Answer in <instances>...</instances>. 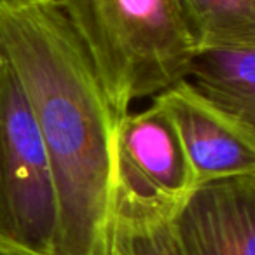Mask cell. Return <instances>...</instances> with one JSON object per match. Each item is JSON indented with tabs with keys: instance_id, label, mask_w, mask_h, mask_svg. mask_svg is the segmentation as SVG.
I'll list each match as a JSON object with an SVG mask.
<instances>
[{
	"instance_id": "8",
	"label": "cell",
	"mask_w": 255,
	"mask_h": 255,
	"mask_svg": "<svg viewBox=\"0 0 255 255\" xmlns=\"http://www.w3.org/2000/svg\"><path fill=\"white\" fill-rule=\"evenodd\" d=\"M196 49L255 46V0H178Z\"/></svg>"
},
{
	"instance_id": "3",
	"label": "cell",
	"mask_w": 255,
	"mask_h": 255,
	"mask_svg": "<svg viewBox=\"0 0 255 255\" xmlns=\"http://www.w3.org/2000/svg\"><path fill=\"white\" fill-rule=\"evenodd\" d=\"M58 201L49 157L18 79L0 82V255H54Z\"/></svg>"
},
{
	"instance_id": "9",
	"label": "cell",
	"mask_w": 255,
	"mask_h": 255,
	"mask_svg": "<svg viewBox=\"0 0 255 255\" xmlns=\"http://www.w3.org/2000/svg\"><path fill=\"white\" fill-rule=\"evenodd\" d=\"M171 219L116 212L109 255H180Z\"/></svg>"
},
{
	"instance_id": "10",
	"label": "cell",
	"mask_w": 255,
	"mask_h": 255,
	"mask_svg": "<svg viewBox=\"0 0 255 255\" xmlns=\"http://www.w3.org/2000/svg\"><path fill=\"white\" fill-rule=\"evenodd\" d=\"M4 65H5V58H4L2 49H0V82H2V72H4Z\"/></svg>"
},
{
	"instance_id": "2",
	"label": "cell",
	"mask_w": 255,
	"mask_h": 255,
	"mask_svg": "<svg viewBox=\"0 0 255 255\" xmlns=\"http://www.w3.org/2000/svg\"><path fill=\"white\" fill-rule=\"evenodd\" d=\"M119 119L187 79L194 40L178 0H56Z\"/></svg>"
},
{
	"instance_id": "4",
	"label": "cell",
	"mask_w": 255,
	"mask_h": 255,
	"mask_svg": "<svg viewBox=\"0 0 255 255\" xmlns=\"http://www.w3.org/2000/svg\"><path fill=\"white\" fill-rule=\"evenodd\" d=\"M198 187L182 140L159 103L126 114L114 143V213L173 217Z\"/></svg>"
},
{
	"instance_id": "7",
	"label": "cell",
	"mask_w": 255,
	"mask_h": 255,
	"mask_svg": "<svg viewBox=\"0 0 255 255\" xmlns=\"http://www.w3.org/2000/svg\"><path fill=\"white\" fill-rule=\"evenodd\" d=\"M189 79L208 102L255 126V46L196 49Z\"/></svg>"
},
{
	"instance_id": "1",
	"label": "cell",
	"mask_w": 255,
	"mask_h": 255,
	"mask_svg": "<svg viewBox=\"0 0 255 255\" xmlns=\"http://www.w3.org/2000/svg\"><path fill=\"white\" fill-rule=\"evenodd\" d=\"M0 49L49 157L54 255H109L119 117L56 0H0Z\"/></svg>"
},
{
	"instance_id": "6",
	"label": "cell",
	"mask_w": 255,
	"mask_h": 255,
	"mask_svg": "<svg viewBox=\"0 0 255 255\" xmlns=\"http://www.w3.org/2000/svg\"><path fill=\"white\" fill-rule=\"evenodd\" d=\"M171 227L180 255H255V175L198 185Z\"/></svg>"
},
{
	"instance_id": "5",
	"label": "cell",
	"mask_w": 255,
	"mask_h": 255,
	"mask_svg": "<svg viewBox=\"0 0 255 255\" xmlns=\"http://www.w3.org/2000/svg\"><path fill=\"white\" fill-rule=\"evenodd\" d=\"M182 140L196 185L255 175V126L224 112L191 82H177L154 96Z\"/></svg>"
}]
</instances>
